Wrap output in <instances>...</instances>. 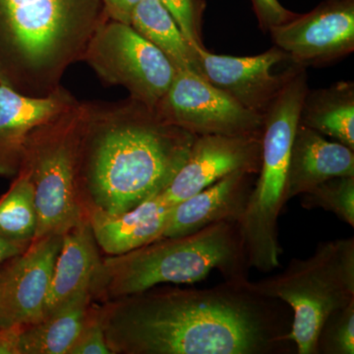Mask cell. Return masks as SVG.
Wrapping results in <instances>:
<instances>
[{
    "label": "cell",
    "instance_id": "cell-1",
    "mask_svg": "<svg viewBox=\"0 0 354 354\" xmlns=\"http://www.w3.org/2000/svg\"><path fill=\"white\" fill-rule=\"evenodd\" d=\"M246 279L206 290L156 288L104 301L111 354H257L283 342L268 302Z\"/></svg>",
    "mask_w": 354,
    "mask_h": 354
},
{
    "label": "cell",
    "instance_id": "cell-2",
    "mask_svg": "<svg viewBox=\"0 0 354 354\" xmlns=\"http://www.w3.org/2000/svg\"><path fill=\"white\" fill-rule=\"evenodd\" d=\"M83 102L78 185L87 214L118 215L162 193L187 160L196 135L131 97Z\"/></svg>",
    "mask_w": 354,
    "mask_h": 354
},
{
    "label": "cell",
    "instance_id": "cell-3",
    "mask_svg": "<svg viewBox=\"0 0 354 354\" xmlns=\"http://www.w3.org/2000/svg\"><path fill=\"white\" fill-rule=\"evenodd\" d=\"M106 19L102 0H0V82L51 94Z\"/></svg>",
    "mask_w": 354,
    "mask_h": 354
},
{
    "label": "cell",
    "instance_id": "cell-4",
    "mask_svg": "<svg viewBox=\"0 0 354 354\" xmlns=\"http://www.w3.org/2000/svg\"><path fill=\"white\" fill-rule=\"evenodd\" d=\"M245 252L239 223L225 221L195 234L164 237L118 256L104 257V301L129 297L162 283L204 281L214 270L225 281L246 279Z\"/></svg>",
    "mask_w": 354,
    "mask_h": 354
},
{
    "label": "cell",
    "instance_id": "cell-5",
    "mask_svg": "<svg viewBox=\"0 0 354 354\" xmlns=\"http://www.w3.org/2000/svg\"><path fill=\"white\" fill-rule=\"evenodd\" d=\"M308 90L305 67L295 66L264 115L259 177L239 221L249 268L270 272L279 266L278 220L286 204L290 149Z\"/></svg>",
    "mask_w": 354,
    "mask_h": 354
},
{
    "label": "cell",
    "instance_id": "cell-6",
    "mask_svg": "<svg viewBox=\"0 0 354 354\" xmlns=\"http://www.w3.org/2000/svg\"><path fill=\"white\" fill-rule=\"evenodd\" d=\"M244 285L261 297L290 305L292 323L283 341L295 342L298 354L318 353L328 319L354 300L353 237L324 242L307 259H292L285 271Z\"/></svg>",
    "mask_w": 354,
    "mask_h": 354
},
{
    "label": "cell",
    "instance_id": "cell-7",
    "mask_svg": "<svg viewBox=\"0 0 354 354\" xmlns=\"http://www.w3.org/2000/svg\"><path fill=\"white\" fill-rule=\"evenodd\" d=\"M83 109L84 102H77L28 140L20 169L29 174L34 187L38 213L35 239L64 235L88 218L78 185Z\"/></svg>",
    "mask_w": 354,
    "mask_h": 354
},
{
    "label": "cell",
    "instance_id": "cell-8",
    "mask_svg": "<svg viewBox=\"0 0 354 354\" xmlns=\"http://www.w3.org/2000/svg\"><path fill=\"white\" fill-rule=\"evenodd\" d=\"M83 62L109 85L155 109L171 87L176 67L131 25L106 19L91 39Z\"/></svg>",
    "mask_w": 354,
    "mask_h": 354
},
{
    "label": "cell",
    "instance_id": "cell-9",
    "mask_svg": "<svg viewBox=\"0 0 354 354\" xmlns=\"http://www.w3.org/2000/svg\"><path fill=\"white\" fill-rule=\"evenodd\" d=\"M155 111L165 122L196 136H262L264 127V116L244 108L190 70L176 71Z\"/></svg>",
    "mask_w": 354,
    "mask_h": 354
},
{
    "label": "cell",
    "instance_id": "cell-10",
    "mask_svg": "<svg viewBox=\"0 0 354 354\" xmlns=\"http://www.w3.org/2000/svg\"><path fill=\"white\" fill-rule=\"evenodd\" d=\"M269 31L276 46L298 66L329 64L354 50V0H324Z\"/></svg>",
    "mask_w": 354,
    "mask_h": 354
},
{
    "label": "cell",
    "instance_id": "cell-11",
    "mask_svg": "<svg viewBox=\"0 0 354 354\" xmlns=\"http://www.w3.org/2000/svg\"><path fill=\"white\" fill-rule=\"evenodd\" d=\"M62 245V235L35 239L0 269V330L18 329L43 318Z\"/></svg>",
    "mask_w": 354,
    "mask_h": 354
},
{
    "label": "cell",
    "instance_id": "cell-12",
    "mask_svg": "<svg viewBox=\"0 0 354 354\" xmlns=\"http://www.w3.org/2000/svg\"><path fill=\"white\" fill-rule=\"evenodd\" d=\"M194 50L197 74L244 108L262 116L297 66L291 67L283 74H277L274 69L288 57L276 46L253 57L215 55L204 46H196Z\"/></svg>",
    "mask_w": 354,
    "mask_h": 354
},
{
    "label": "cell",
    "instance_id": "cell-13",
    "mask_svg": "<svg viewBox=\"0 0 354 354\" xmlns=\"http://www.w3.org/2000/svg\"><path fill=\"white\" fill-rule=\"evenodd\" d=\"M261 137L197 136L187 160L160 196L169 204L183 201L236 171L255 174L261 164Z\"/></svg>",
    "mask_w": 354,
    "mask_h": 354
},
{
    "label": "cell",
    "instance_id": "cell-14",
    "mask_svg": "<svg viewBox=\"0 0 354 354\" xmlns=\"http://www.w3.org/2000/svg\"><path fill=\"white\" fill-rule=\"evenodd\" d=\"M77 102L62 86L46 97H30L0 82V176H17L32 133Z\"/></svg>",
    "mask_w": 354,
    "mask_h": 354
},
{
    "label": "cell",
    "instance_id": "cell-15",
    "mask_svg": "<svg viewBox=\"0 0 354 354\" xmlns=\"http://www.w3.org/2000/svg\"><path fill=\"white\" fill-rule=\"evenodd\" d=\"M104 286V258L88 218L62 235L44 316L80 293L101 298Z\"/></svg>",
    "mask_w": 354,
    "mask_h": 354
},
{
    "label": "cell",
    "instance_id": "cell-16",
    "mask_svg": "<svg viewBox=\"0 0 354 354\" xmlns=\"http://www.w3.org/2000/svg\"><path fill=\"white\" fill-rule=\"evenodd\" d=\"M248 172L228 174L171 209L162 239L184 236L225 221H239L252 187Z\"/></svg>",
    "mask_w": 354,
    "mask_h": 354
},
{
    "label": "cell",
    "instance_id": "cell-17",
    "mask_svg": "<svg viewBox=\"0 0 354 354\" xmlns=\"http://www.w3.org/2000/svg\"><path fill=\"white\" fill-rule=\"evenodd\" d=\"M341 176H354V151L298 123L288 160L286 202Z\"/></svg>",
    "mask_w": 354,
    "mask_h": 354
},
{
    "label": "cell",
    "instance_id": "cell-18",
    "mask_svg": "<svg viewBox=\"0 0 354 354\" xmlns=\"http://www.w3.org/2000/svg\"><path fill=\"white\" fill-rule=\"evenodd\" d=\"M174 206L158 194L124 213L91 211L88 218L100 249L118 256L162 239Z\"/></svg>",
    "mask_w": 354,
    "mask_h": 354
},
{
    "label": "cell",
    "instance_id": "cell-19",
    "mask_svg": "<svg viewBox=\"0 0 354 354\" xmlns=\"http://www.w3.org/2000/svg\"><path fill=\"white\" fill-rule=\"evenodd\" d=\"M95 298L80 293L46 314L38 322L20 328L17 354H69L82 330Z\"/></svg>",
    "mask_w": 354,
    "mask_h": 354
},
{
    "label": "cell",
    "instance_id": "cell-20",
    "mask_svg": "<svg viewBox=\"0 0 354 354\" xmlns=\"http://www.w3.org/2000/svg\"><path fill=\"white\" fill-rule=\"evenodd\" d=\"M299 123L354 151V84L342 81L329 88H308Z\"/></svg>",
    "mask_w": 354,
    "mask_h": 354
},
{
    "label": "cell",
    "instance_id": "cell-21",
    "mask_svg": "<svg viewBox=\"0 0 354 354\" xmlns=\"http://www.w3.org/2000/svg\"><path fill=\"white\" fill-rule=\"evenodd\" d=\"M130 25L171 60L176 71H197L196 51L160 0H141Z\"/></svg>",
    "mask_w": 354,
    "mask_h": 354
},
{
    "label": "cell",
    "instance_id": "cell-22",
    "mask_svg": "<svg viewBox=\"0 0 354 354\" xmlns=\"http://www.w3.org/2000/svg\"><path fill=\"white\" fill-rule=\"evenodd\" d=\"M38 228L34 187L29 174L20 169L8 191L0 198V235L31 243Z\"/></svg>",
    "mask_w": 354,
    "mask_h": 354
},
{
    "label": "cell",
    "instance_id": "cell-23",
    "mask_svg": "<svg viewBox=\"0 0 354 354\" xmlns=\"http://www.w3.org/2000/svg\"><path fill=\"white\" fill-rule=\"evenodd\" d=\"M302 195L305 209H325L354 227V176L330 178Z\"/></svg>",
    "mask_w": 354,
    "mask_h": 354
},
{
    "label": "cell",
    "instance_id": "cell-24",
    "mask_svg": "<svg viewBox=\"0 0 354 354\" xmlns=\"http://www.w3.org/2000/svg\"><path fill=\"white\" fill-rule=\"evenodd\" d=\"M354 353V300L335 312L324 325L318 342V353Z\"/></svg>",
    "mask_w": 354,
    "mask_h": 354
},
{
    "label": "cell",
    "instance_id": "cell-25",
    "mask_svg": "<svg viewBox=\"0 0 354 354\" xmlns=\"http://www.w3.org/2000/svg\"><path fill=\"white\" fill-rule=\"evenodd\" d=\"M169 11L179 30L193 48L204 46L202 43L203 0H160Z\"/></svg>",
    "mask_w": 354,
    "mask_h": 354
},
{
    "label": "cell",
    "instance_id": "cell-26",
    "mask_svg": "<svg viewBox=\"0 0 354 354\" xmlns=\"http://www.w3.org/2000/svg\"><path fill=\"white\" fill-rule=\"evenodd\" d=\"M69 354H111L102 326L100 307L92 304L87 320Z\"/></svg>",
    "mask_w": 354,
    "mask_h": 354
},
{
    "label": "cell",
    "instance_id": "cell-27",
    "mask_svg": "<svg viewBox=\"0 0 354 354\" xmlns=\"http://www.w3.org/2000/svg\"><path fill=\"white\" fill-rule=\"evenodd\" d=\"M254 11L257 16L261 28L265 31H269L274 26L288 22L297 14L291 12L285 8L279 0H251Z\"/></svg>",
    "mask_w": 354,
    "mask_h": 354
},
{
    "label": "cell",
    "instance_id": "cell-28",
    "mask_svg": "<svg viewBox=\"0 0 354 354\" xmlns=\"http://www.w3.org/2000/svg\"><path fill=\"white\" fill-rule=\"evenodd\" d=\"M109 19L129 24L133 11L141 0H102Z\"/></svg>",
    "mask_w": 354,
    "mask_h": 354
},
{
    "label": "cell",
    "instance_id": "cell-29",
    "mask_svg": "<svg viewBox=\"0 0 354 354\" xmlns=\"http://www.w3.org/2000/svg\"><path fill=\"white\" fill-rule=\"evenodd\" d=\"M31 243L11 241L0 235V267L24 252Z\"/></svg>",
    "mask_w": 354,
    "mask_h": 354
},
{
    "label": "cell",
    "instance_id": "cell-30",
    "mask_svg": "<svg viewBox=\"0 0 354 354\" xmlns=\"http://www.w3.org/2000/svg\"><path fill=\"white\" fill-rule=\"evenodd\" d=\"M19 329L0 330V354H17L16 339Z\"/></svg>",
    "mask_w": 354,
    "mask_h": 354
},
{
    "label": "cell",
    "instance_id": "cell-31",
    "mask_svg": "<svg viewBox=\"0 0 354 354\" xmlns=\"http://www.w3.org/2000/svg\"></svg>",
    "mask_w": 354,
    "mask_h": 354
}]
</instances>
